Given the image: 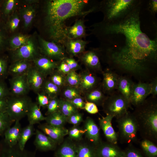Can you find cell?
<instances>
[{
    "label": "cell",
    "mask_w": 157,
    "mask_h": 157,
    "mask_svg": "<svg viewBox=\"0 0 157 157\" xmlns=\"http://www.w3.org/2000/svg\"><path fill=\"white\" fill-rule=\"evenodd\" d=\"M142 4L123 19L91 25L90 34L99 41L100 55L111 66L134 75L144 74L156 66L157 38L143 32L140 13Z\"/></svg>",
    "instance_id": "1"
},
{
    "label": "cell",
    "mask_w": 157,
    "mask_h": 157,
    "mask_svg": "<svg viewBox=\"0 0 157 157\" xmlns=\"http://www.w3.org/2000/svg\"><path fill=\"white\" fill-rule=\"evenodd\" d=\"M99 11V2L88 0H46L41 8L42 37L48 41L64 45L67 20L74 17H84Z\"/></svg>",
    "instance_id": "2"
},
{
    "label": "cell",
    "mask_w": 157,
    "mask_h": 157,
    "mask_svg": "<svg viewBox=\"0 0 157 157\" xmlns=\"http://www.w3.org/2000/svg\"><path fill=\"white\" fill-rule=\"evenodd\" d=\"M154 98L146 99L133 113L143 139L154 143L157 141V103Z\"/></svg>",
    "instance_id": "3"
},
{
    "label": "cell",
    "mask_w": 157,
    "mask_h": 157,
    "mask_svg": "<svg viewBox=\"0 0 157 157\" xmlns=\"http://www.w3.org/2000/svg\"><path fill=\"white\" fill-rule=\"evenodd\" d=\"M142 4L140 0H104L99 2V11L103 14V21L114 22L123 19Z\"/></svg>",
    "instance_id": "4"
},
{
    "label": "cell",
    "mask_w": 157,
    "mask_h": 157,
    "mask_svg": "<svg viewBox=\"0 0 157 157\" xmlns=\"http://www.w3.org/2000/svg\"><path fill=\"white\" fill-rule=\"evenodd\" d=\"M118 132L117 133L121 142L128 144L135 143L137 140L138 127L133 113L128 111L116 119Z\"/></svg>",
    "instance_id": "5"
},
{
    "label": "cell",
    "mask_w": 157,
    "mask_h": 157,
    "mask_svg": "<svg viewBox=\"0 0 157 157\" xmlns=\"http://www.w3.org/2000/svg\"><path fill=\"white\" fill-rule=\"evenodd\" d=\"M130 105L127 99L115 91L106 97L102 106L106 115L117 119L128 111Z\"/></svg>",
    "instance_id": "6"
},
{
    "label": "cell",
    "mask_w": 157,
    "mask_h": 157,
    "mask_svg": "<svg viewBox=\"0 0 157 157\" xmlns=\"http://www.w3.org/2000/svg\"><path fill=\"white\" fill-rule=\"evenodd\" d=\"M33 102L27 95H10L8 98L6 113L14 122L20 121L27 116Z\"/></svg>",
    "instance_id": "7"
},
{
    "label": "cell",
    "mask_w": 157,
    "mask_h": 157,
    "mask_svg": "<svg viewBox=\"0 0 157 157\" xmlns=\"http://www.w3.org/2000/svg\"><path fill=\"white\" fill-rule=\"evenodd\" d=\"M12 62L20 60L33 61L41 55L37 36L31 35L27 43L18 49L9 51Z\"/></svg>",
    "instance_id": "8"
},
{
    "label": "cell",
    "mask_w": 157,
    "mask_h": 157,
    "mask_svg": "<svg viewBox=\"0 0 157 157\" xmlns=\"http://www.w3.org/2000/svg\"><path fill=\"white\" fill-rule=\"evenodd\" d=\"M37 37L41 55L57 62L63 60L67 57L64 45L46 40L39 35H38Z\"/></svg>",
    "instance_id": "9"
},
{
    "label": "cell",
    "mask_w": 157,
    "mask_h": 157,
    "mask_svg": "<svg viewBox=\"0 0 157 157\" xmlns=\"http://www.w3.org/2000/svg\"><path fill=\"white\" fill-rule=\"evenodd\" d=\"M20 4L18 11L25 29H27L32 24L37 12L38 0H24Z\"/></svg>",
    "instance_id": "10"
},
{
    "label": "cell",
    "mask_w": 157,
    "mask_h": 157,
    "mask_svg": "<svg viewBox=\"0 0 157 157\" xmlns=\"http://www.w3.org/2000/svg\"><path fill=\"white\" fill-rule=\"evenodd\" d=\"M151 91L150 83L140 82L135 83L129 99L130 105L135 107L142 104L150 94Z\"/></svg>",
    "instance_id": "11"
},
{
    "label": "cell",
    "mask_w": 157,
    "mask_h": 157,
    "mask_svg": "<svg viewBox=\"0 0 157 157\" xmlns=\"http://www.w3.org/2000/svg\"><path fill=\"white\" fill-rule=\"evenodd\" d=\"M26 74L12 77L10 79V95L18 96L27 95L30 90L27 83Z\"/></svg>",
    "instance_id": "12"
},
{
    "label": "cell",
    "mask_w": 157,
    "mask_h": 157,
    "mask_svg": "<svg viewBox=\"0 0 157 157\" xmlns=\"http://www.w3.org/2000/svg\"><path fill=\"white\" fill-rule=\"evenodd\" d=\"M100 53L98 48H93L80 54L81 61L87 67L94 71H101V68L100 61Z\"/></svg>",
    "instance_id": "13"
},
{
    "label": "cell",
    "mask_w": 157,
    "mask_h": 157,
    "mask_svg": "<svg viewBox=\"0 0 157 157\" xmlns=\"http://www.w3.org/2000/svg\"><path fill=\"white\" fill-rule=\"evenodd\" d=\"M38 127L39 129L54 140L58 145L63 142L64 137L68 133V130L64 126H53L45 123L40 124Z\"/></svg>",
    "instance_id": "14"
},
{
    "label": "cell",
    "mask_w": 157,
    "mask_h": 157,
    "mask_svg": "<svg viewBox=\"0 0 157 157\" xmlns=\"http://www.w3.org/2000/svg\"><path fill=\"white\" fill-rule=\"evenodd\" d=\"M96 148L97 157H124V151L117 144L101 141Z\"/></svg>",
    "instance_id": "15"
},
{
    "label": "cell",
    "mask_w": 157,
    "mask_h": 157,
    "mask_svg": "<svg viewBox=\"0 0 157 157\" xmlns=\"http://www.w3.org/2000/svg\"><path fill=\"white\" fill-rule=\"evenodd\" d=\"M84 19V17L78 18L73 25L67 26L65 34L67 39H82L88 35L86 33Z\"/></svg>",
    "instance_id": "16"
},
{
    "label": "cell",
    "mask_w": 157,
    "mask_h": 157,
    "mask_svg": "<svg viewBox=\"0 0 157 157\" xmlns=\"http://www.w3.org/2000/svg\"><path fill=\"white\" fill-rule=\"evenodd\" d=\"M33 62L34 66L45 78L47 75L51 74L57 68L59 62L42 55Z\"/></svg>",
    "instance_id": "17"
},
{
    "label": "cell",
    "mask_w": 157,
    "mask_h": 157,
    "mask_svg": "<svg viewBox=\"0 0 157 157\" xmlns=\"http://www.w3.org/2000/svg\"><path fill=\"white\" fill-rule=\"evenodd\" d=\"M83 129L88 141L97 146L101 141L99 128L93 119L87 117L84 121Z\"/></svg>",
    "instance_id": "18"
},
{
    "label": "cell",
    "mask_w": 157,
    "mask_h": 157,
    "mask_svg": "<svg viewBox=\"0 0 157 157\" xmlns=\"http://www.w3.org/2000/svg\"><path fill=\"white\" fill-rule=\"evenodd\" d=\"M27 83L30 90L37 93L42 90L45 77L33 65L26 74Z\"/></svg>",
    "instance_id": "19"
},
{
    "label": "cell",
    "mask_w": 157,
    "mask_h": 157,
    "mask_svg": "<svg viewBox=\"0 0 157 157\" xmlns=\"http://www.w3.org/2000/svg\"><path fill=\"white\" fill-rule=\"evenodd\" d=\"M113 118L111 116L106 115L105 117L99 118V123L100 127L103 131L107 142L117 144L118 137L112 125Z\"/></svg>",
    "instance_id": "20"
},
{
    "label": "cell",
    "mask_w": 157,
    "mask_h": 157,
    "mask_svg": "<svg viewBox=\"0 0 157 157\" xmlns=\"http://www.w3.org/2000/svg\"><path fill=\"white\" fill-rule=\"evenodd\" d=\"M34 144L36 147L42 151L54 150L58 145L54 140L38 129L35 131Z\"/></svg>",
    "instance_id": "21"
},
{
    "label": "cell",
    "mask_w": 157,
    "mask_h": 157,
    "mask_svg": "<svg viewBox=\"0 0 157 157\" xmlns=\"http://www.w3.org/2000/svg\"><path fill=\"white\" fill-rule=\"evenodd\" d=\"M89 42L82 39H67L64 46L70 57L78 56L84 52Z\"/></svg>",
    "instance_id": "22"
},
{
    "label": "cell",
    "mask_w": 157,
    "mask_h": 157,
    "mask_svg": "<svg viewBox=\"0 0 157 157\" xmlns=\"http://www.w3.org/2000/svg\"><path fill=\"white\" fill-rule=\"evenodd\" d=\"M103 74L102 90L104 92L109 95L117 90L119 76L110 70L104 72Z\"/></svg>",
    "instance_id": "23"
},
{
    "label": "cell",
    "mask_w": 157,
    "mask_h": 157,
    "mask_svg": "<svg viewBox=\"0 0 157 157\" xmlns=\"http://www.w3.org/2000/svg\"><path fill=\"white\" fill-rule=\"evenodd\" d=\"M22 129L19 121H16L13 126L4 132L5 142L10 148H13L18 144Z\"/></svg>",
    "instance_id": "24"
},
{
    "label": "cell",
    "mask_w": 157,
    "mask_h": 157,
    "mask_svg": "<svg viewBox=\"0 0 157 157\" xmlns=\"http://www.w3.org/2000/svg\"><path fill=\"white\" fill-rule=\"evenodd\" d=\"M55 153V157H77L76 144L69 138L60 144Z\"/></svg>",
    "instance_id": "25"
},
{
    "label": "cell",
    "mask_w": 157,
    "mask_h": 157,
    "mask_svg": "<svg viewBox=\"0 0 157 157\" xmlns=\"http://www.w3.org/2000/svg\"><path fill=\"white\" fill-rule=\"evenodd\" d=\"M32 61L20 60L12 62L9 66L8 73L11 77L26 74L33 65Z\"/></svg>",
    "instance_id": "26"
},
{
    "label": "cell",
    "mask_w": 157,
    "mask_h": 157,
    "mask_svg": "<svg viewBox=\"0 0 157 157\" xmlns=\"http://www.w3.org/2000/svg\"><path fill=\"white\" fill-rule=\"evenodd\" d=\"M20 4L17 0H0L1 19L5 22L9 17L17 10Z\"/></svg>",
    "instance_id": "27"
},
{
    "label": "cell",
    "mask_w": 157,
    "mask_h": 157,
    "mask_svg": "<svg viewBox=\"0 0 157 157\" xmlns=\"http://www.w3.org/2000/svg\"><path fill=\"white\" fill-rule=\"evenodd\" d=\"M77 157H97L96 146L88 141L76 143Z\"/></svg>",
    "instance_id": "28"
},
{
    "label": "cell",
    "mask_w": 157,
    "mask_h": 157,
    "mask_svg": "<svg viewBox=\"0 0 157 157\" xmlns=\"http://www.w3.org/2000/svg\"><path fill=\"white\" fill-rule=\"evenodd\" d=\"M80 76L78 86L83 91L89 92L96 88L98 83L97 78L91 73L86 72Z\"/></svg>",
    "instance_id": "29"
},
{
    "label": "cell",
    "mask_w": 157,
    "mask_h": 157,
    "mask_svg": "<svg viewBox=\"0 0 157 157\" xmlns=\"http://www.w3.org/2000/svg\"><path fill=\"white\" fill-rule=\"evenodd\" d=\"M31 35L17 33L9 36L8 41L7 50L14 51L25 44Z\"/></svg>",
    "instance_id": "30"
},
{
    "label": "cell",
    "mask_w": 157,
    "mask_h": 157,
    "mask_svg": "<svg viewBox=\"0 0 157 157\" xmlns=\"http://www.w3.org/2000/svg\"><path fill=\"white\" fill-rule=\"evenodd\" d=\"M134 84L132 80L127 77L119 76L117 90L129 101Z\"/></svg>",
    "instance_id": "31"
},
{
    "label": "cell",
    "mask_w": 157,
    "mask_h": 157,
    "mask_svg": "<svg viewBox=\"0 0 157 157\" xmlns=\"http://www.w3.org/2000/svg\"><path fill=\"white\" fill-rule=\"evenodd\" d=\"M27 116L29 124L33 125L46 119V117L42 115L39 106L37 103L35 102L32 103Z\"/></svg>",
    "instance_id": "32"
},
{
    "label": "cell",
    "mask_w": 157,
    "mask_h": 157,
    "mask_svg": "<svg viewBox=\"0 0 157 157\" xmlns=\"http://www.w3.org/2000/svg\"><path fill=\"white\" fill-rule=\"evenodd\" d=\"M34 125L29 124L25 127L22 128L18 144L19 149L23 151L26 143L33 135L35 134Z\"/></svg>",
    "instance_id": "33"
},
{
    "label": "cell",
    "mask_w": 157,
    "mask_h": 157,
    "mask_svg": "<svg viewBox=\"0 0 157 157\" xmlns=\"http://www.w3.org/2000/svg\"><path fill=\"white\" fill-rule=\"evenodd\" d=\"M21 21L18 10L9 17L4 22V26L9 35L17 29Z\"/></svg>",
    "instance_id": "34"
},
{
    "label": "cell",
    "mask_w": 157,
    "mask_h": 157,
    "mask_svg": "<svg viewBox=\"0 0 157 157\" xmlns=\"http://www.w3.org/2000/svg\"><path fill=\"white\" fill-rule=\"evenodd\" d=\"M45 120L49 125L62 126L67 122V118L58 110L47 115Z\"/></svg>",
    "instance_id": "35"
},
{
    "label": "cell",
    "mask_w": 157,
    "mask_h": 157,
    "mask_svg": "<svg viewBox=\"0 0 157 157\" xmlns=\"http://www.w3.org/2000/svg\"><path fill=\"white\" fill-rule=\"evenodd\" d=\"M89 92L86 97L88 101L93 103L97 106H102L107 97L104 94L103 90L95 88Z\"/></svg>",
    "instance_id": "36"
},
{
    "label": "cell",
    "mask_w": 157,
    "mask_h": 157,
    "mask_svg": "<svg viewBox=\"0 0 157 157\" xmlns=\"http://www.w3.org/2000/svg\"><path fill=\"white\" fill-rule=\"evenodd\" d=\"M140 145L147 157H157V147L154 142L149 140L143 139Z\"/></svg>",
    "instance_id": "37"
},
{
    "label": "cell",
    "mask_w": 157,
    "mask_h": 157,
    "mask_svg": "<svg viewBox=\"0 0 157 157\" xmlns=\"http://www.w3.org/2000/svg\"><path fill=\"white\" fill-rule=\"evenodd\" d=\"M59 110L67 118L78 111V109L70 101L66 99H59Z\"/></svg>",
    "instance_id": "38"
},
{
    "label": "cell",
    "mask_w": 157,
    "mask_h": 157,
    "mask_svg": "<svg viewBox=\"0 0 157 157\" xmlns=\"http://www.w3.org/2000/svg\"><path fill=\"white\" fill-rule=\"evenodd\" d=\"M42 89L50 99L56 97L60 90L59 88L50 80L44 81Z\"/></svg>",
    "instance_id": "39"
},
{
    "label": "cell",
    "mask_w": 157,
    "mask_h": 157,
    "mask_svg": "<svg viewBox=\"0 0 157 157\" xmlns=\"http://www.w3.org/2000/svg\"><path fill=\"white\" fill-rule=\"evenodd\" d=\"M9 35L4 26V22L0 20V54L7 50L8 40Z\"/></svg>",
    "instance_id": "40"
},
{
    "label": "cell",
    "mask_w": 157,
    "mask_h": 157,
    "mask_svg": "<svg viewBox=\"0 0 157 157\" xmlns=\"http://www.w3.org/2000/svg\"><path fill=\"white\" fill-rule=\"evenodd\" d=\"M84 133L83 128L79 127L78 125H74L68 130L67 135L70 139L74 142L75 141L78 142L83 140Z\"/></svg>",
    "instance_id": "41"
},
{
    "label": "cell",
    "mask_w": 157,
    "mask_h": 157,
    "mask_svg": "<svg viewBox=\"0 0 157 157\" xmlns=\"http://www.w3.org/2000/svg\"><path fill=\"white\" fill-rule=\"evenodd\" d=\"M8 56L0 54V80H3L8 75Z\"/></svg>",
    "instance_id": "42"
},
{
    "label": "cell",
    "mask_w": 157,
    "mask_h": 157,
    "mask_svg": "<svg viewBox=\"0 0 157 157\" xmlns=\"http://www.w3.org/2000/svg\"><path fill=\"white\" fill-rule=\"evenodd\" d=\"M14 122L6 112L0 113V135L4 133Z\"/></svg>",
    "instance_id": "43"
},
{
    "label": "cell",
    "mask_w": 157,
    "mask_h": 157,
    "mask_svg": "<svg viewBox=\"0 0 157 157\" xmlns=\"http://www.w3.org/2000/svg\"><path fill=\"white\" fill-rule=\"evenodd\" d=\"M65 80L66 82L71 86L77 87L80 84V76L75 71H71L67 74Z\"/></svg>",
    "instance_id": "44"
},
{
    "label": "cell",
    "mask_w": 157,
    "mask_h": 157,
    "mask_svg": "<svg viewBox=\"0 0 157 157\" xmlns=\"http://www.w3.org/2000/svg\"><path fill=\"white\" fill-rule=\"evenodd\" d=\"M54 71L51 74L50 81L59 88L64 85L66 83L65 77L63 74L58 71V72Z\"/></svg>",
    "instance_id": "45"
},
{
    "label": "cell",
    "mask_w": 157,
    "mask_h": 157,
    "mask_svg": "<svg viewBox=\"0 0 157 157\" xmlns=\"http://www.w3.org/2000/svg\"><path fill=\"white\" fill-rule=\"evenodd\" d=\"M63 94L66 100L70 101L80 96V92L76 87L70 86L67 88L64 91Z\"/></svg>",
    "instance_id": "46"
},
{
    "label": "cell",
    "mask_w": 157,
    "mask_h": 157,
    "mask_svg": "<svg viewBox=\"0 0 157 157\" xmlns=\"http://www.w3.org/2000/svg\"><path fill=\"white\" fill-rule=\"evenodd\" d=\"M47 107V111L46 114L47 116L59 110V99L57 97L50 99Z\"/></svg>",
    "instance_id": "47"
},
{
    "label": "cell",
    "mask_w": 157,
    "mask_h": 157,
    "mask_svg": "<svg viewBox=\"0 0 157 157\" xmlns=\"http://www.w3.org/2000/svg\"><path fill=\"white\" fill-rule=\"evenodd\" d=\"M83 121V114L78 111L74 113L67 118V122L74 125H78Z\"/></svg>",
    "instance_id": "48"
},
{
    "label": "cell",
    "mask_w": 157,
    "mask_h": 157,
    "mask_svg": "<svg viewBox=\"0 0 157 157\" xmlns=\"http://www.w3.org/2000/svg\"><path fill=\"white\" fill-rule=\"evenodd\" d=\"M37 94V104L39 107H47L50 100V98L44 92L41 93L39 92Z\"/></svg>",
    "instance_id": "49"
},
{
    "label": "cell",
    "mask_w": 157,
    "mask_h": 157,
    "mask_svg": "<svg viewBox=\"0 0 157 157\" xmlns=\"http://www.w3.org/2000/svg\"><path fill=\"white\" fill-rule=\"evenodd\" d=\"M124 151V157H144L139 151L131 145Z\"/></svg>",
    "instance_id": "50"
},
{
    "label": "cell",
    "mask_w": 157,
    "mask_h": 157,
    "mask_svg": "<svg viewBox=\"0 0 157 157\" xmlns=\"http://www.w3.org/2000/svg\"><path fill=\"white\" fill-rule=\"evenodd\" d=\"M63 60L67 64L71 71H75L80 67L78 62L72 57H67Z\"/></svg>",
    "instance_id": "51"
},
{
    "label": "cell",
    "mask_w": 157,
    "mask_h": 157,
    "mask_svg": "<svg viewBox=\"0 0 157 157\" xmlns=\"http://www.w3.org/2000/svg\"><path fill=\"white\" fill-rule=\"evenodd\" d=\"M10 95L9 88L3 80H0V99Z\"/></svg>",
    "instance_id": "52"
},
{
    "label": "cell",
    "mask_w": 157,
    "mask_h": 157,
    "mask_svg": "<svg viewBox=\"0 0 157 157\" xmlns=\"http://www.w3.org/2000/svg\"><path fill=\"white\" fill-rule=\"evenodd\" d=\"M84 109L91 114H95L99 111L98 108L95 104L88 101H87L85 103Z\"/></svg>",
    "instance_id": "53"
},
{
    "label": "cell",
    "mask_w": 157,
    "mask_h": 157,
    "mask_svg": "<svg viewBox=\"0 0 157 157\" xmlns=\"http://www.w3.org/2000/svg\"><path fill=\"white\" fill-rule=\"evenodd\" d=\"M57 69L58 71L63 74H67L71 71L67 64L63 60L59 62Z\"/></svg>",
    "instance_id": "54"
},
{
    "label": "cell",
    "mask_w": 157,
    "mask_h": 157,
    "mask_svg": "<svg viewBox=\"0 0 157 157\" xmlns=\"http://www.w3.org/2000/svg\"><path fill=\"white\" fill-rule=\"evenodd\" d=\"M70 101L77 109H84L85 103L80 96L77 97Z\"/></svg>",
    "instance_id": "55"
},
{
    "label": "cell",
    "mask_w": 157,
    "mask_h": 157,
    "mask_svg": "<svg viewBox=\"0 0 157 157\" xmlns=\"http://www.w3.org/2000/svg\"><path fill=\"white\" fill-rule=\"evenodd\" d=\"M148 8L152 15H155L157 13V0H149L148 4Z\"/></svg>",
    "instance_id": "56"
},
{
    "label": "cell",
    "mask_w": 157,
    "mask_h": 157,
    "mask_svg": "<svg viewBox=\"0 0 157 157\" xmlns=\"http://www.w3.org/2000/svg\"><path fill=\"white\" fill-rule=\"evenodd\" d=\"M23 151H15L13 150H10L6 156L3 155V157H29L25 154Z\"/></svg>",
    "instance_id": "57"
},
{
    "label": "cell",
    "mask_w": 157,
    "mask_h": 157,
    "mask_svg": "<svg viewBox=\"0 0 157 157\" xmlns=\"http://www.w3.org/2000/svg\"><path fill=\"white\" fill-rule=\"evenodd\" d=\"M9 96L0 99V113L6 112L8 99Z\"/></svg>",
    "instance_id": "58"
},
{
    "label": "cell",
    "mask_w": 157,
    "mask_h": 157,
    "mask_svg": "<svg viewBox=\"0 0 157 157\" xmlns=\"http://www.w3.org/2000/svg\"><path fill=\"white\" fill-rule=\"evenodd\" d=\"M151 85V91L150 94L152 97L156 98L157 95V78H155L150 83Z\"/></svg>",
    "instance_id": "59"
},
{
    "label": "cell",
    "mask_w": 157,
    "mask_h": 157,
    "mask_svg": "<svg viewBox=\"0 0 157 157\" xmlns=\"http://www.w3.org/2000/svg\"><path fill=\"white\" fill-rule=\"evenodd\" d=\"M1 20V13H0V20Z\"/></svg>",
    "instance_id": "60"
}]
</instances>
